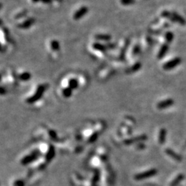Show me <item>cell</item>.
<instances>
[{
    "label": "cell",
    "instance_id": "cell-14",
    "mask_svg": "<svg viewBox=\"0 0 186 186\" xmlns=\"http://www.w3.org/2000/svg\"><path fill=\"white\" fill-rule=\"evenodd\" d=\"M34 22V19H28V20H26V22H25L24 23H23V24L21 25V26H19L21 28H28V27H30L31 25L32 24V23Z\"/></svg>",
    "mask_w": 186,
    "mask_h": 186
},
{
    "label": "cell",
    "instance_id": "cell-8",
    "mask_svg": "<svg viewBox=\"0 0 186 186\" xmlns=\"http://www.w3.org/2000/svg\"><path fill=\"white\" fill-rule=\"evenodd\" d=\"M156 173V169H150V170L145 172L144 173H141V174H138L136 175L134 178L136 180H142L144 179H147L148 177H150L151 176L154 175Z\"/></svg>",
    "mask_w": 186,
    "mask_h": 186
},
{
    "label": "cell",
    "instance_id": "cell-2",
    "mask_svg": "<svg viewBox=\"0 0 186 186\" xmlns=\"http://www.w3.org/2000/svg\"><path fill=\"white\" fill-rule=\"evenodd\" d=\"M36 148L41 156H43L48 163L50 162L55 156V146L51 143L41 141L37 145Z\"/></svg>",
    "mask_w": 186,
    "mask_h": 186
},
{
    "label": "cell",
    "instance_id": "cell-13",
    "mask_svg": "<svg viewBox=\"0 0 186 186\" xmlns=\"http://www.w3.org/2000/svg\"><path fill=\"white\" fill-rule=\"evenodd\" d=\"M67 87L70 88V89H72V90H74V89H76L78 87L77 81L75 79H73L69 80L68 81V84Z\"/></svg>",
    "mask_w": 186,
    "mask_h": 186
},
{
    "label": "cell",
    "instance_id": "cell-4",
    "mask_svg": "<svg viewBox=\"0 0 186 186\" xmlns=\"http://www.w3.org/2000/svg\"><path fill=\"white\" fill-rule=\"evenodd\" d=\"M48 164V162L43 156H40L32 164L29 165L28 172L32 173L41 172L43 169H44L47 167Z\"/></svg>",
    "mask_w": 186,
    "mask_h": 186
},
{
    "label": "cell",
    "instance_id": "cell-9",
    "mask_svg": "<svg viewBox=\"0 0 186 186\" xmlns=\"http://www.w3.org/2000/svg\"><path fill=\"white\" fill-rule=\"evenodd\" d=\"M87 12H88V8L86 7H82L79 10H77L76 13L74 14V19L76 20L79 19L87 13Z\"/></svg>",
    "mask_w": 186,
    "mask_h": 186
},
{
    "label": "cell",
    "instance_id": "cell-16",
    "mask_svg": "<svg viewBox=\"0 0 186 186\" xmlns=\"http://www.w3.org/2000/svg\"><path fill=\"white\" fill-rule=\"evenodd\" d=\"M30 78V73H28V72H24L22 74L19 75V79L22 81H27L29 80Z\"/></svg>",
    "mask_w": 186,
    "mask_h": 186
},
{
    "label": "cell",
    "instance_id": "cell-21",
    "mask_svg": "<svg viewBox=\"0 0 186 186\" xmlns=\"http://www.w3.org/2000/svg\"><path fill=\"white\" fill-rule=\"evenodd\" d=\"M134 2V0H121V3L123 4H131Z\"/></svg>",
    "mask_w": 186,
    "mask_h": 186
},
{
    "label": "cell",
    "instance_id": "cell-23",
    "mask_svg": "<svg viewBox=\"0 0 186 186\" xmlns=\"http://www.w3.org/2000/svg\"><path fill=\"white\" fill-rule=\"evenodd\" d=\"M1 4H0V8H1Z\"/></svg>",
    "mask_w": 186,
    "mask_h": 186
},
{
    "label": "cell",
    "instance_id": "cell-19",
    "mask_svg": "<svg viewBox=\"0 0 186 186\" xmlns=\"http://www.w3.org/2000/svg\"><path fill=\"white\" fill-rule=\"evenodd\" d=\"M166 153L167 154H168L169 155H172L173 156V159H175V160H178V161H180V158L178 156H177V155L174 154V153L173 152H172V151H169V150H166Z\"/></svg>",
    "mask_w": 186,
    "mask_h": 186
},
{
    "label": "cell",
    "instance_id": "cell-1",
    "mask_svg": "<svg viewBox=\"0 0 186 186\" xmlns=\"http://www.w3.org/2000/svg\"><path fill=\"white\" fill-rule=\"evenodd\" d=\"M35 135L41 140L49 143H57L60 141V138L57 132L55 130L45 125H41L35 131Z\"/></svg>",
    "mask_w": 186,
    "mask_h": 186
},
{
    "label": "cell",
    "instance_id": "cell-20",
    "mask_svg": "<svg viewBox=\"0 0 186 186\" xmlns=\"http://www.w3.org/2000/svg\"><path fill=\"white\" fill-rule=\"evenodd\" d=\"M97 39H102V40H108L110 38V37L107 36V35H99L98 36L96 37Z\"/></svg>",
    "mask_w": 186,
    "mask_h": 186
},
{
    "label": "cell",
    "instance_id": "cell-12",
    "mask_svg": "<svg viewBox=\"0 0 186 186\" xmlns=\"http://www.w3.org/2000/svg\"><path fill=\"white\" fill-rule=\"evenodd\" d=\"M180 63V59H176L174 60V61H172L169 62V63L165 64V65L164 66V68L165 69H171V68H172L174 67V66H176L177 65V64H179Z\"/></svg>",
    "mask_w": 186,
    "mask_h": 186
},
{
    "label": "cell",
    "instance_id": "cell-18",
    "mask_svg": "<svg viewBox=\"0 0 186 186\" xmlns=\"http://www.w3.org/2000/svg\"><path fill=\"white\" fill-rule=\"evenodd\" d=\"M182 178H183V176H182V175H180V176H179V177H176V179L174 180L173 181H172L171 185H170V186H175V185H177V183H179V182L180 181H181V180L182 179Z\"/></svg>",
    "mask_w": 186,
    "mask_h": 186
},
{
    "label": "cell",
    "instance_id": "cell-10",
    "mask_svg": "<svg viewBox=\"0 0 186 186\" xmlns=\"http://www.w3.org/2000/svg\"><path fill=\"white\" fill-rule=\"evenodd\" d=\"M61 94L62 96H63L64 98H69L72 96V90L70 89L68 87H65V88H63V90H61Z\"/></svg>",
    "mask_w": 186,
    "mask_h": 186
},
{
    "label": "cell",
    "instance_id": "cell-3",
    "mask_svg": "<svg viewBox=\"0 0 186 186\" xmlns=\"http://www.w3.org/2000/svg\"><path fill=\"white\" fill-rule=\"evenodd\" d=\"M40 156L41 155L36 148L31 149L30 150L27 151L21 155L19 159V163L23 166H29Z\"/></svg>",
    "mask_w": 186,
    "mask_h": 186
},
{
    "label": "cell",
    "instance_id": "cell-5",
    "mask_svg": "<svg viewBox=\"0 0 186 186\" xmlns=\"http://www.w3.org/2000/svg\"><path fill=\"white\" fill-rule=\"evenodd\" d=\"M45 90H46V85H39L35 89V92L32 93V95H30V97H28L25 99L26 103H28V104H32V103L38 101L39 99H41L42 95L43 94Z\"/></svg>",
    "mask_w": 186,
    "mask_h": 186
},
{
    "label": "cell",
    "instance_id": "cell-15",
    "mask_svg": "<svg viewBox=\"0 0 186 186\" xmlns=\"http://www.w3.org/2000/svg\"><path fill=\"white\" fill-rule=\"evenodd\" d=\"M165 131L164 129L161 130L160 132H159V141L160 143H162L164 141L165 138Z\"/></svg>",
    "mask_w": 186,
    "mask_h": 186
},
{
    "label": "cell",
    "instance_id": "cell-24",
    "mask_svg": "<svg viewBox=\"0 0 186 186\" xmlns=\"http://www.w3.org/2000/svg\"><path fill=\"white\" fill-rule=\"evenodd\" d=\"M33 1H38V0H33Z\"/></svg>",
    "mask_w": 186,
    "mask_h": 186
},
{
    "label": "cell",
    "instance_id": "cell-7",
    "mask_svg": "<svg viewBox=\"0 0 186 186\" xmlns=\"http://www.w3.org/2000/svg\"><path fill=\"white\" fill-rule=\"evenodd\" d=\"M26 179L22 177H15L10 180L8 186H25Z\"/></svg>",
    "mask_w": 186,
    "mask_h": 186
},
{
    "label": "cell",
    "instance_id": "cell-22",
    "mask_svg": "<svg viewBox=\"0 0 186 186\" xmlns=\"http://www.w3.org/2000/svg\"><path fill=\"white\" fill-rule=\"evenodd\" d=\"M2 50V49H1V45H0V50Z\"/></svg>",
    "mask_w": 186,
    "mask_h": 186
},
{
    "label": "cell",
    "instance_id": "cell-6",
    "mask_svg": "<svg viewBox=\"0 0 186 186\" xmlns=\"http://www.w3.org/2000/svg\"><path fill=\"white\" fill-rule=\"evenodd\" d=\"M71 181L74 186H82L84 185L85 181L80 174L73 173L71 176Z\"/></svg>",
    "mask_w": 186,
    "mask_h": 186
},
{
    "label": "cell",
    "instance_id": "cell-17",
    "mask_svg": "<svg viewBox=\"0 0 186 186\" xmlns=\"http://www.w3.org/2000/svg\"><path fill=\"white\" fill-rule=\"evenodd\" d=\"M50 45H51L52 49H53V50H59V44L57 41H52V42L50 43Z\"/></svg>",
    "mask_w": 186,
    "mask_h": 186
},
{
    "label": "cell",
    "instance_id": "cell-11",
    "mask_svg": "<svg viewBox=\"0 0 186 186\" xmlns=\"http://www.w3.org/2000/svg\"><path fill=\"white\" fill-rule=\"evenodd\" d=\"M173 103V101L171 100V99H169V100H165L164 101H162V102H160L158 103L157 105V107L160 109L165 108V107L169 106Z\"/></svg>",
    "mask_w": 186,
    "mask_h": 186
}]
</instances>
